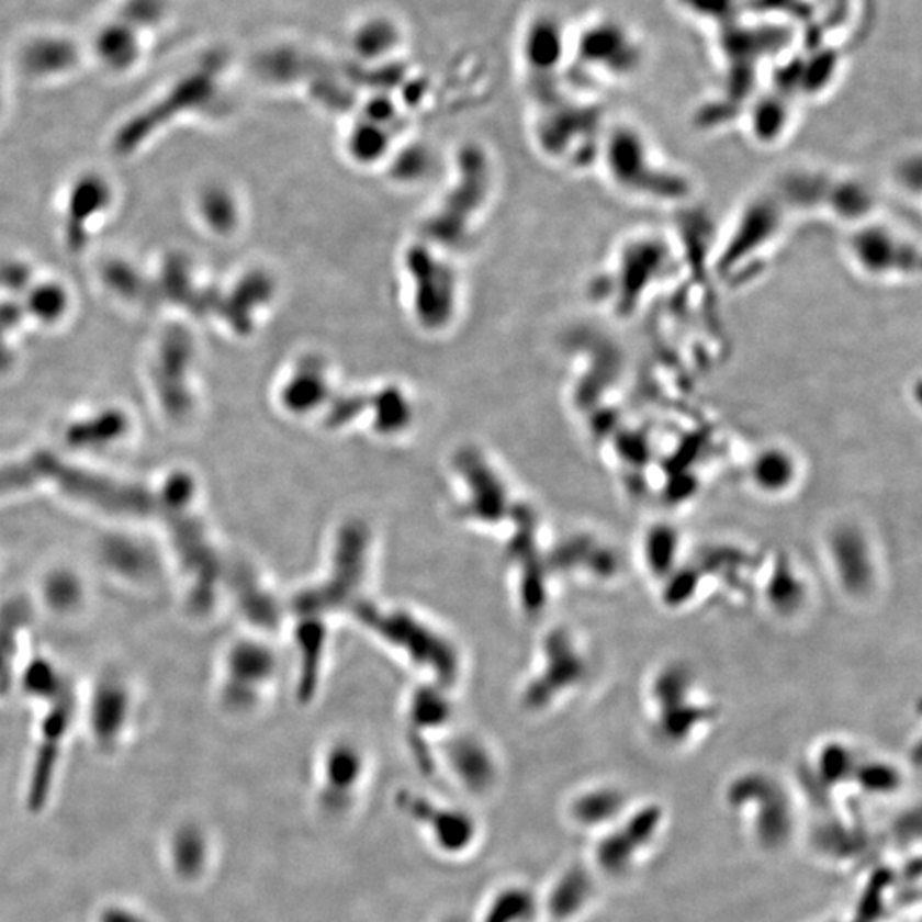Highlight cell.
Listing matches in <instances>:
<instances>
[{"label": "cell", "instance_id": "obj_8", "mask_svg": "<svg viewBox=\"0 0 922 922\" xmlns=\"http://www.w3.org/2000/svg\"><path fill=\"white\" fill-rule=\"evenodd\" d=\"M581 60L614 81L634 76L644 60L642 43L634 31L615 18L593 20L577 42Z\"/></svg>", "mask_w": 922, "mask_h": 922}, {"label": "cell", "instance_id": "obj_15", "mask_svg": "<svg viewBox=\"0 0 922 922\" xmlns=\"http://www.w3.org/2000/svg\"><path fill=\"white\" fill-rule=\"evenodd\" d=\"M97 52L101 61L112 69H128L138 55V43L134 31L125 24H115L101 31Z\"/></svg>", "mask_w": 922, "mask_h": 922}, {"label": "cell", "instance_id": "obj_6", "mask_svg": "<svg viewBox=\"0 0 922 922\" xmlns=\"http://www.w3.org/2000/svg\"><path fill=\"white\" fill-rule=\"evenodd\" d=\"M663 830V813L654 805L627 808L610 829L598 834L593 845V861L598 872L623 876L634 872L639 863L654 850Z\"/></svg>", "mask_w": 922, "mask_h": 922}, {"label": "cell", "instance_id": "obj_13", "mask_svg": "<svg viewBox=\"0 0 922 922\" xmlns=\"http://www.w3.org/2000/svg\"><path fill=\"white\" fill-rule=\"evenodd\" d=\"M750 476H752L753 487L757 491L773 494V496L779 494L784 488L789 487L792 479L798 476L795 454L780 446L765 448L753 458Z\"/></svg>", "mask_w": 922, "mask_h": 922}, {"label": "cell", "instance_id": "obj_14", "mask_svg": "<svg viewBox=\"0 0 922 922\" xmlns=\"http://www.w3.org/2000/svg\"><path fill=\"white\" fill-rule=\"evenodd\" d=\"M104 181L101 183L98 178H86V180L77 181L76 187H72L69 193V205H67V214H69L70 224L69 233L77 238L82 223H91L97 215H100L101 209H106V199H110V192L104 187Z\"/></svg>", "mask_w": 922, "mask_h": 922}, {"label": "cell", "instance_id": "obj_20", "mask_svg": "<svg viewBox=\"0 0 922 922\" xmlns=\"http://www.w3.org/2000/svg\"><path fill=\"white\" fill-rule=\"evenodd\" d=\"M432 922H473L472 915L465 914V912H458V911H450V912H442L441 915L435 919Z\"/></svg>", "mask_w": 922, "mask_h": 922}, {"label": "cell", "instance_id": "obj_10", "mask_svg": "<svg viewBox=\"0 0 922 922\" xmlns=\"http://www.w3.org/2000/svg\"><path fill=\"white\" fill-rule=\"evenodd\" d=\"M627 808L629 803L622 789L608 784H595L571 796L565 814L569 823L576 829L589 834H601L626 813Z\"/></svg>", "mask_w": 922, "mask_h": 922}, {"label": "cell", "instance_id": "obj_17", "mask_svg": "<svg viewBox=\"0 0 922 922\" xmlns=\"http://www.w3.org/2000/svg\"><path fill=\"white\" fill-rule=\"evenodd\" d=\"M72 60V48L66 42H58V40H45L38 45H33L26 55L27 69L35 74L66 70Z\"/></svg>", "mask_w": 922, "mask_h": 922}, {"label": "cell", "instance_id": "obj_4", "mask_svg": "<svg viewBox=\"0 0 922 922\" xmlns=\"http://www.w3.org/2000/svg\"><path fill=\"white\" fill-rule=\"evenodd\" d=\"M396 813L419 834L430 854L458 863L472 857L485 830L475 811L415 789H400L393 798Z\"/></svg>", "mask_w": 922, "mask_h": 922}, {"label": "cell", "instance_id": "obj_19", "mask_svg": "<svg viewBox=\"0 0 922 922\" xmlns=\"http://www.w3.org/2000/svg\"><path fill=\"white\" fill-rule=\"evenodd\" d=\"M79 595H81V592L77 588L76 581L66 576V574H57L46 584V596L50 599V604L60 608V610L61 608L72 607L79 599Z\"/></svg>", "mask_w": 922, "mask_h": 922}, {"label": "cell", "instance_id": "obj_5", "mask_svg": "<svg viewBox=\"0 0 922 922\" xmlns=\"http://www.w3.org/2000/svg\"><path fill=\"white\" fill-rule=\"evenodd\" d=\"M368 777V755L358 743L337 740L323 750L316 761L312 791L313 805L322 819H349L361 803Z\"/></svg>", "mask_w": 922, "mask_h": 922}, {"label": "cell", "instance_id": "obj_12", "mask_svg": "<svg viewBox=\"0 0 922 922\" xmlns=\"http://www.w3.org/2000/svg\"><path fill=\"white\" fill-rule=\"evenodd\" d=\"M749 132L758 146H776L788 137L792 127V104L786 98H758L750 110Z\"/></svg>", "mask_w": 922, "mask_h": 922}, {"label": "cell", "instance_id": "obj_11", "mask_svg": "<svg viewBox=\"0 0 922 922\" xmlns=\"http://www.w3.org/2000/svg\"><path fill=\"white\" fill-rule=\"evenodd\" d=\"M540 919V891L522 880L497 884L472 914L473 922H538Z\"/></svg>", "mask_w": 922, "mask_h": 922}, {"label": "cell", "instance_id": "obj_18", "mask_svg": "<svg viewBox=\"0 0 922 922\" xmlns=\"http://www.w3.org/2000/svg\"><path fill=\"white\" fill-rule=\"evenodd\" d=\"M30 306L35 318L48 325V323H57L58 319L64 318L67 306H69V296H67L66 289L54 284V282H48L46 285L33 289Z\"/></svg>", "mask_w": 922, "mask_h": 922}, {"label": "cell", "instance_id": "obj_3", "mask_svg": "<svg viewBox=\"0 0 922 922\" xmlns=\"http://www.w3.org/2000/svg\"><path fill=\"white\" fill-rule=\"evenodd\" d=\"M842 250L851 269L875 284H907L921 273L918 238L878 214L847 227Z\"/></svg>", "mask_w": 922, "mask_h": 922}, {"label": "cell", "instance_id": "obj_9", "mask_svg": "<svg viewBox=\"0 0 922 922\" xmlns=\"http://www.w3.org/2000/svg\"><path fill=\"white\" fill-rule=\"evenodd\" d=\"M593 872L581 865L565 866L553 876L549 887L540 891L542 919L550 922H577L595 903Z\"/></svg>", "mask_w": 922, "mask_h": 922}, {"label": "cell", "instance_id": "obj_1", "mask_svg": "<svg viewBox=\"0 0 922 922\" xmlns=\"http://www.w3.org/2000/svg\"><path fill=\"white\" fill-rule=\"evenodd\" d=\"M595 166L615 192L641 204H681L692 195L690 177L629 120L605 123Z\"/></svg>", "mask_w": 922, "mask_h": 922}, {"label": "cell", "instance_id": "obj_16", "mask_svg": "<svg viewBox=\"0 0 922 922\" xmlns=\"http://www.w3.org/2000/svg\"><path fill=\"white\" fill-rule=\"evenodd\" d=\"M127 709V696L119 685H104L98 692L94 700V722L97 733L101 738H110L116 733Z\"/></svg>", "mask_w": 922, "mask_h": 922}, {"label": "cell", "instance_id": "obj_2", "mask_svg": "<svg viewBox=\"0 0 922 922\" xmlns=\"http://www.w3.org/2000/svg\"><path fill=\"white\" fill-rule=\"evenodd\" d=\"M42 481H54L67 496L115 515L146 516L154 506L147 491L79 466L67 465L64 461L55 460L52 454H35L21 463L2 466L0 496L23 491Z\"/></svg>", "mask_w": 922, "mask_h": 922}, {"label": "cell", "instance_id": "obj_7", "mask_svg": "<svg viewBox=\"0 0 922 922\" xmlns=\"http://www.w3.org/2000/svg\"><path fill=\"white\" fill-rule=\"evenodd\" d=\"M436 774L442 767L454 788L470 801H484L499 789L501 762L496 750L482 738L461 734L435 753Z\"/></svg>", "mask_w": 922, "mask_h": 922}]
</instances>
